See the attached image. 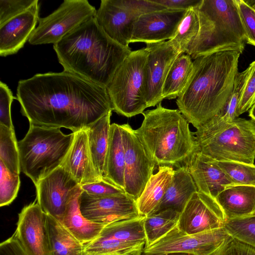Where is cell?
I'll return each instance as SVG.
<instances>
[{
  "label": "cell",
  "mask_w": 255,
  "mask_h": 255,
  "mask_svg": "<svg viewBox=\"0 0 255 255\" xmlns=\"http://www.w3.org/2000/svg\"><path fill=\"white\" fill-rule=\"evenodd\" d=\"M141 255H193L191 254H188L186 253H167V254H144L143 253Z\"/></svg>",
  "instance_id": "cell-47"
},
{
  "label": "cell",
  "mask_w": 255,
  "mask_h": 255,
  "mask_svg": "<svg viewBox=\"0 0 255 255\" xmlns=\"http://www.w3.org/2000/svg\"><path fill=\"white\" fill-rule=\"evenodd\" d=\"M218 255H255V248L233 238Z\"/></svg>",
  "instance_id": "cell-44"
},
{
  "label": "cell",
  "mask_w": 255,
  "mask_h": 255,
  "mask_svg": "<svg viewBox=\"0 0 255 255\" xmlns=\"http://www.w3.org/2000/svg\"><path fill=\"white\" fill-rule=\"evenodd\" d=\"M75 133H63L60 128L30 125L23 139L18 142L20 170L35 185L61 166Z\"/></svg>",
  "instance_id": "cell-6"
},
{
  "label": "cell",
  "mask_w": 255,
  "mask_h": 255,
  "mask_svg": "<svg viewBox=\"0 0 255 255\" xmlns=\"http://www.w3.org/2000/svg\"><path fill=\"white\" fill-rule=\"evenodd\" d=\"M193 133L203 154L217 161L254 164L255 122L253 120L237 118L218 130Z\"/></svg>",
  "instance_id": "cell-7"
},
{
  "label": "cell",
  "mask_w": 255,
  "mask_h": 255,
  "mask_svg": "<svg viewBox=\"0 0 255 255\" xmlns=\"http://www.w3.org/2000/svg\"><path fill=\"white\" fill-rule=\"evenodd\" d=\"M16 99L6 84L0 82V124L14 129L11 117V105Z\"/></svg>",
  "instance_id": "cell-42"
},
{
  "label": "cell",
  "mask_w": 255,
  "mask_h": 255,
  "mask_svg": "<svg viewBox=\"0 0 255 255\" xmlns=\"http://www.w3.org/2000/svg\"><path fill=\"white\" fill-rule=\"evenodd\" d=\"M14 234L28 255H51L47 214L36 201L18 214Z\"/></svg>",
  "instance_id": "cell-17"
},
{
  "label": "cell",
  "mask_w": 255,
  "mask_h": 255,
  "mask_svg": "<svg viewBox=\"0 0 255 255\" xmlns=\"http://www.w3.org/2000/svg\"><path fill=\"white\" fill-rule=\"evenodd\" d=\"M144 119L135 133L148 156L155 164L177 166L185 164L199 150L189 123L179 110L164 108L142 114Z\"/></svg>",
  "instance_id": "cell-4"
},
{
  "label": "cell",
  "mask_w": 255,
  "mask_h": 255,
  "mask_svg": "<svg viewBox=\"0 0 255 255\" xmlns=\"http://www.w3.org/2000/svg\"><path fill=\"white\" fill-rule=\"evenodd\" d=\"M96 10L87 0H65L51 14L39 17L28 42L31 45L55 44L81 23L94 17Z\"/></svg>",
  "instance_id": "cell-10"
},
{
  "label": "cell",
  "mask_w": 255,
  "mask_h": 255,
  "mask_svg": "<svg viewBox=\"0 0 255 255\" xmlns=\"http://www.w3.org/2000/svg\"><path fill=\"white\" fill-rule=\"evenodd\" d=\"M78 201L82 214L96 223L108 224L140 216L136 200L126 193L96 196L82 191Z\"/></svg>",
  "instance_id": "cell-15"
},
{
  "label": "cell",
  "mask_w": 255,
  "mask_h": 255,
  "mask_svg": "<svg viewBox=\"0 0 255 255\" xmlns=\"http://www.w3.org/2000/svg\"><path fill=\"white\" fill-rule=\"evenodd\" d=\"M148 52L145 47L131 51L116 70L107 87L113 111L129 118L147 108L144 70Z\"/></svg>",
  "instance_id": "cell-8"
},
{
  "label": "cell",
  "mask_w": 255,
  "mask_h": 255,
  "mask_svg": "<svg viewBox=\"0 0 255 255\" xmlns=\"http://www.w3.org/2000/svg\"><path fill=\"white\" fill-rule=\"evenodd\" d=\"M238 50L202 56L193 61L188 83L177 98L178 110L196 129L224 112L238 73Z\"/></svg>",
  "instance_id": "cell-2"
},
{
  "label": "cell",
  "mask_w": 255,
  "mask_h": 255,
  "mask_svg": "<svg viewBox=\"0 0 255 255\" xmlns=\"http://www.w3.org/2000/svg\"><path fill=\"white\" fill-rule=\"evenodd\" d=\"M112 112H109L85 129L94 163L103 179L109 144Z\"/></svg>",
  "instance_id": "cell-27"
},
{
  "label": "cell",
  "mask_w": 255,
  "mask_h": 255,
  "mask_svg": "<svg viewBox=\"0 0 255 255\" xmlns=\"http://www.w3.org/2000/svg\"><path fill=\"white\" fill-rule=\"evenodd\" d=\"M148 52L144 70L147 107H154L164 99L162 88L173 63L181 54L169 40L146 43Z\"/></svg>",
  "instance_id": "cell-14"
},
{
  "label": "cell",
  "mask_w": 255,
  "mask_h": 255,
  "mask_svg": "<svg viewBox=\"0 0 255 255\" xmlns=\"http://www.w3.org/2000/svg\"><path fill=\"white\" fill-rule=\"evenodd\" d=\"M186 10L164 9L143 14L134 22L130 43H156L170 40Z\"/></svg>",
  "instance_id": "cell-18"
},
{
  "label": "cell",
  "mask_w": 255,
  "mask_h": 255,
  "mask_svg": "<svg viewBox=\"0 0 255 255\" xmlns=\"http://www.w3.org/2000/svg\"><path fill=\"white\" fill-rule=\"evenodd\" d=\"M38 1L30 8L0 25V56L16 53L24 45L38 22Z\"/></svg>",
  "instance_id": "cell-20"
},
{
  "label": "cell",
  "mask_w": 255,
  "mask_h": 255,
  "mask_svg": "<svg viewBox=\"0 0 255 255\" xmlns=\"http://www.w3.org/2000/svg\"><path fill=\"white\" fill-rule=\"evenodd\" d=\"M250 66L244 71L238 72L235 81L234 89L228 105L220 117H216L197 128L203 133H209L218 130L232 122L237 117V110L241 95L250 72Z\"/></svg>",
  "instance_id": "cell-31"
},
{
  "label": "cell",
  "mask_w": 255,
  "mask_h": 255,
  "mask_svg": "<svg viewBox=\"0 0 255 255\" xmlns=\"http://www.w3.org/2000/svg\"><path fill=\"white\" fill-rule=\"evenodd\" d=\"M38 0H0V25L30 8Z\"/></svg>",
  "instance_id": "cell-41"
},
{
  "label": "cell",
  "mask_w": 255,
  "mask_h": 255,
  "mask_svg": "<svg viewBox=\"0 0 255 255\" xmlns=\"http://www.w3.org/2000/svg\"><path fill=\"white\" fill-rule=\"evenodd\" d=\"M81 187L83 191L96 196H111L126 193L124 190L105 179L82 185Z\"/></svg>",
  "instance_id": "cell-43"
},
{
  "label": "cell",
  "mask_w": 255,
  "mask_h": 255,
  "mask_svg": "<svg viewBox=\"0 0 255 255\" xmlns=\"http://www.w3.org/2000/svg\"><path fill=\"white\" fill-rule=\"evenodd\" d=\"M217 162L235 185L255 186V165L235 161Z\"/></svg>",
  "instance_id": "cell-37"
},
{
  "label": "cell",
  "mask_w": 255,
  "mask_h": 255,
  "mask_svg": "<svg viewBox=\"0 0 255 255\" xmlns=\"http://www.w3.org/2000/svg\"><path fill=\"white\" fill-rule=\"evenodd\" d=\"M180 213L173 210L156 212L144 219L145 244L148 247L163 237L177 225Z\"/></svg>",
  "instance_id": "cell-33"
},
{
  "label": "cell",
  "mask_w": 255,
  "mask_h": 255,
  "mask_svg": "<svg viewBox=\"0 0 255 255\" xmlns=\"http://www.w3.org/2000/svg\"><path fill=\"white\" fill-rule=\"evenodd\" d=\"M233 238L223 227L192 235L180 231L177 226L159 240L144 247L143 253L162 254L182 253L193 255H218Z\"/></svg>",
  "instance_id": "cell-11"
},
{
  "label": "cell",
  "mask_w": 255,
  "mask_h": 255,
  "mask_svg": "<svg viewBox=\"0 0 255 255\" xmlns=\"http://www.w3.org/2000/svg\"><path fill=\"white\" fill-rule=\"evenodd\" d=\"M0 206L11 204L17 196L20 187L19 175L11 172L0 161Z\"/></svg>",
  "instance_id": "cell-38"
},
{
  "label": "cell",
  "mask_w": 255,
  "mask_h": 255,
  "mask_svg": "<svg viewBox=\"0 0 255 255\" xmlns=\"http://www.w3.org/2000/svg\"><path fill=\"white\" fill-rule=\"evenodd\" d=\"M227 220L251 216L255 213V186L233 185L216 197Z\"/></svg>",
  "instance_id": "cell-22"
},
{
  "label": "cell",
  "mask_w": 255,
  "mask_h": 255,
  "mask_svg": "<svg viewBox=\"0 0 255 255\" xmlns=\"http://www.w3.org/2000/svg\"><path fill=\"white\" fill-rule=\"evenodd\" d=\"M79 196L69 204L60 221L85 245L98 237L107 224L94 222L82 214L79 205Z\"/></svg>",
  "instance_id": "cell-26"
},
{
  "label": "cell",
  "mask_w": 255,
  "mask_h": 255,
  "mask_svg": "<svg viewBox=\"0 0 255 255\" xmlns=\"http://www.w3.org/2000/svg\"><path fill=\"white\" fill-rule=\"evenodd\" d=\"M224 228L234 239L255 248V215L227 220Z\"/></svg>",
  "instance_id": "cell-36"
},
{
  "label": "cell",
  "mask_w": 255,
  "mask_h": 255,
  "mask_svg": "<svg viewBox=\"0 0 255 255\" xmlns=\"http://www.w3.org/2000/svg\"><path fill=\"white\" fill-rule=\"evenodd\" d=\"M167 9L152 0H102L94 16L113 40L129 47L134 22L144 13Z\"/></svg>",
  "instance_id": "cell-9"
},
{
  "label": "cell",
  "mask_w": 255,
  "mask_h": 255,
  "mask_svg": "<svg viewBox=\"0 0 255 255\" xmlns=\"http://www.w3.org/2000/svg\"><path fill=\"white\" fill-rule=\"evenodd\" d=\"M188 54H180L174 61L162 88L163 99L177 98L186 88L192 74L193 63Z\"/></svg>",
  "instance_id": "cell-29"
},
{
  "label": "cell",
  "mask_w": 255,
  "mask_h": 255,
  "mask_svg": "<svg viewBox=\"0 0 255 255\" xmlns=\"http://www.w3.org/2000/svg\"><path fill=\"white\" fill-rule=\"evenodd\" d=\"M194 8L199 30L186 53L192 59L226 50L243 52L246 37L235 0H201Z\"/></svg>",
  "instance_id": "cell-5"
},
{
  "label": "cell",
  "mask_w": 255,
  "mask_h": 255,
  "mask_svg": "<svg viewBox=\"0 0 255 255\" xmlns=\"http://www.w3.org/2000/svg\"><path fill=\"white\" fill-rule=\"evenodd\" d=\"M249 115L255 122V104L250 109Z\"/></svg>",
  "instance_id": "cell-48"
},
{
  "label": "cell",
  "mask_w": 255,
  "mask_h": 255,
  "mask_svg": "<svg viewBox=\"0 0 255 255\" xmlns=\"http://www.w3.org/2000/svg\"><path fill=\"white\" fill-rule=\"evenodd\" d=\"M197 191L187 166H180L175 170L172 181L155 213L173 210L181 213L193 194Z\"/></svg>",
  "instance_id": "cell-24"
},
{
  "label": "cell",
  "mask_w": 255,
  "mask_h": 255,
  "mask_svg": "<svg viewBox=\"0 0 255 255\" xmlns=\"http://www.w3.org/2000/svg\"><path fill=\"white\" fill-rule=\"evenodd\" d=\"M125 152L121 125L111 124L104 179L125 190Z\"/></svg>",
  "instance_id": "cell-25"
},
{
  "label": "cell",
  "mask_w": 255,
  "mask_h": 255,
  "mask_svg": "<svg viewBox=\"0 0 255 255\" xmlns=\"http://www.w3.org/2000/svg\"><path fill=\"white\" fill-rule=\"evenodd\" d=\"M144 243H130L99 235L84 245L83 255H141Z\"/></svg>",
  "instance_id": "cell-30"
},
{
  "label": "cell",
  "mask_w": 255,
  "mask_h": 255,
  "mask_svg": "<svg viewBox=\"0 0 255 255\" xmlns=\"http://www.w3.org/2000/svg\"><path fill=\"white\" fill-rule=\"evenodd\" d=\"M0 255H28L14 234L0 244Z\"/></svg>",
  "instance_id": "cell-45"
},
{
  "label": "cell",
  "mask_w": 255,
  "mask_h": 255,
  "mask_svg": "<svg viewBox=\"0 0 255 255\" xmlns=\"http://www.w3.org/2000/svg\"><path fill=\"white\" fill-rule=\"evenodd\" d=\"M35 186L36 201L42 210L59 221L69 204L83 191L81 185L62 166Z\"/></svg>",
  "instance_id": "cell-12"
},
{
  "label": "cell",
  "mask_w": 255,
  "mask_h": 255,
  "mask_svg": "<svg viewBox=\"0 0 255 255\" xmlns=\"http://www.w3.org/2000/svg\"><path fill=\"white\" fill-rule=\"evenodd\" d=\"M121 126L125 152V191L136 200L153 174L156 164L148 156L135 130L128 124Z\"/></svg>",
  "instance_id": "cell-13"
},
{
  "label": "cell",
  "mask_w": 255,
  "mask_h": 255,
  "mask_svg": "<svg viewBox=\"0 0 255 255\" xmlns=\"http://www.w3.org/2000/svg\"><path fill=\"white\" fill-rule=\"evenodd\" d=\"M249 75L242 92L237 110V117L249 110L255 104V61L250 65Z\"/></svg>",
  "instance_id": "cell-40"
},
{
  "label": "cell",
  "mask_w": 255,
  "mask_h": 255,
  "mask_svg": "<svg viewBox=\"0 0 255 255\" xmlns=\"http://www.w3.org/2000/svg\"><path fill=\"white\" fill-rule=\"evenodd\" d=\"M144 217L139 216L108 224L99 235L125 242L145 243L143 226Z\"/></svg>",
  "instance_id": "cell-32"
},
{
  "label": "cell",
  "mask_w": 255,
  "mask_h": 255,
  "mask_svg": "<svg viewBox=\"0 0 255 255\" xmlns=\"http://www.w3.org/2000/svg\"><path fill=\"white\" fill-rule=\"evenodd\" d=\"M0 161L12 173L20 174L19 154L14 129L0 124Z\"/></svg>",
  "instance_id": "cell-35"
},
{
  "label": "cell",
  "mask_w": 255,
  "mask_h": 255,
  "mask_svg": "<svg viewBox=\"0 0 255 255\" xmlns=\"http://www.w3.org/2000/svg\"><path fill=\"white\" fill-rule=\"evenodd\" d=\"M184 165L188 168L198 191L214 199L226 187L235 185L219 166L217 160L199 150Z\"/></svg>",
  "instance_id": "cell-19"
},
{
  "label": "cell",
  "mask_w": 255,
  "mask_h": 255,
  "mask_svg": "<svg viewBox=\"0 0 255 255\" xmlns=\"http://www.w3.org/2000/svg\"><path fill=\"white\" fill-rule=\"evenodd\" d=\"M16 99L30 125L73 132L113 111L107 88L64 70L19 81Z\"/></svg>",
  "instance_id": "cell-1"
},
{
  "label": "cell",
  "mask_w": 255,
  "mask_h": 255,
  "mask_svg": "<svg viewBox=\"0 0 255 255\" xmlns=\"http://www.w3.org/2000/svg\"><path fill=\"white\" fill-rule=\"evenodd\" d=\"M226 221L215 199L197 191L181 212L177 227L183 233L192 235L223 228Z\"/></svg>",
  "instance_id": "cell-16"
},
{
  "label": "cell",
  "mask_w": 255,
  "mask_h": 255,
  "mask_svg": "<svg viewBox=\"0 0 255 255\" xmlns=\"http://www.w3.org/2000/svg\"><path fill=\"white\" fill-rule=\"evenodd\" d=\"M154 2L163 6L167 9L188 10L195 7L201 0H152Z\"/></svg>",
  "instance_id": "cell-46"
},
{
  "label": "cell",
  "mask_w": 255,
  "mask_h": 255,
  "mask_svg": "<svg viewBox=\"0 0 255 255\" xmlns=\"http://www.w3.org/2000/svg\"><path fill=\"white\" fill-rule=\"evenodd\" d=\"M53 49L64 71L106 88L131 52L111 38L94 17L53 44Z\"/></svg>",
  "instance_id": "cell-3"
},
{
  "label": "cell",
  "mask_w": 255,
  "mask_h": 255,
  "mask_svg": "<svg viewBox=\"0 0 255 255\" xmlns=\"http://www.w3.org/2000/svg\"><path fill=\"white\" fill-rule=\"evenodd\" d=\"M174 172L172 167L161 165L159 166L157 172L152 174L141 194L136 200L140 216L145 217L156 212L172 181Z\"/></svg>",
  "instance_id": "cell-23"
},
{
  "label": "cell",
  "mask_w": 255,
  "mask_h": 255,
  "mask_svg": "<svg viewBox=\"0 0 255 255\" xmlns=\"http://www.w3.org/2000/svg\"><path fill=\"white\" fill-rule=\"evenodd\" d=\"M254 215H255V214H254Z\"/></svg>",
  "instance_id": "cell-49"
},
{
  "label": "cell",
  "mask_w": 255,
  "mask_h": 255,
  "mask_svg": "<svg viewBox=\"0 0 255 255\" xmlns=\"http://www.w3.org/2000/svg\"><path fill=\"white\" fill-rule=\"evenodd\" d=\"M51 255H83L84 245L56 218L47 214Z\"/></svg>",
  "instance_id": "cell-28"
},
{
  "label": "cell",
  "mask_w": 255,
  "mask_h": 255,
  "mask_svg": "<svg viewBox=\"0 0 255 255\" xmlns=\"http://www.w3.org/2000/svg\"><path fill=\"white\" fill-rule=\"evenodd\" d=\"M235 0L244 30L246 41L255 46V9L246 0Z\"/></svg>",
  "instance_id": "cell-39"
},
{
  "label": "cell",
  "mask_w": 255,
  "mask_h": 255,
  "mask_svg": "<svg viewBox=\"0 0 255 255\" xmlns=\"http://www.w3.org/2000/svg\"><path fill=\"white\" fill-rule=\"evenodd\" d=\"M74 133L72 145L61 166L80 185L101 181L104 179L94 163L86 130Z\"/></svg>",
  "instance_id": "cell-21"
},
{
  "label": "cell",
  "mask_w": 255,
  "mask_h": 255,
  "mask_svg": "<svg viewBox=\"0 0 255 255\" xmlns=\"http://www.w3.org/2000/svg\"><path fill=\"white\" fill-rule=\"evenodd\" d=\"M199 30V19L194 7L187 10L174 37L169 40L179 52L186 53L195 39Z\"/></svg>",
  "instance_id": "cell-34"
}]
</instances>
